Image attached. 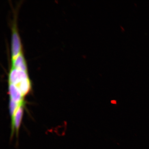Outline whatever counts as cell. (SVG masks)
Masks as SVG:
<instances>
[{
  "mask_svg": "<svg viewBox=\"0 0 149 149\" xmlns=\"http://www.w3.org/2000/svg\"><path fill=\"white\" fill-rule=\"evenodd\" d=\"M12 60L13 59L23 52L22 45L16 26L14 24L12 27Z\"/></svg>",
  "mask_w": 149,
  "mask_h": 149,
  "instance_id": "6da1fadb",
  "label": "cell"
},
{
  "mask_svg": "<svg viewBox=\"0 0 149 149\" xmlns=\"http://www.w3.org/2000/svg\"><path fill=\"white\" fill-rule=\"evenodd\" d=\"M29 79L28 72L11 68L8 75L9 84H18L24 80Z\"/></svg>",
  "mask_w": 149,
  "mask_h": 149,
  "instance_id": "7a4b0ae2",
  "label": "cell"
},
{
  "mask_svg": "<svg viewBox=\"0 0 149 149\" xmlns=\"http://www.w3.org/2000/svg\"><path fill=\"white\" fill-rule=\"evenodd\" d=\"M25 104L20 106L17 110L14 116L11 120L12 132L10 139H12L15 131H16L17 137L18 136L19 131L23 116L24 106Z\"/></svg>",
  "mask_w": 149,
  "mask_h": 149,
  "instance_id": "3957f363",
  "label": "cell"
},
{
  "mask_svg": "<svg viewBox=\"0 0 149 149\" xmlns=\"http://www.w3.org/2000/svg\"><path fill=\"white\" fill-rule=\"evenodd\" d=\"M8 91L10 100L17 103L25 102L24 100V96L15 85L9 84Z\"/></svg>",
  "mask_w": 149,
  "mask_h": 149,
  "instance_id": "277c9868",
  "label": "cell"
},
{
  "mask_svg": "<svg viewBox=\"0 0 149 149\" xmlns=\"http://www.w3.org/2000/svg\"><path fill=\"white\" fill-rule=\"evenodd\" d=\"M15 85L19 89L24 96L27 95L31 89V83L29 79L24 80Z\"/></svg>",
  "mask_w": 149,
  "mask_h": 149,
  "instance_id": "5b68a950",
  "label": "cell"
},
{
  "mask_svg": "<svg viewBox=\"0 0 149 149\" xmlns=\"http://www.w3.org/2000/svg\"><path fill=\"white\" fill-rule=\"evenodd\" d=\"M25 102L20 104L16 103V102H15L13 101V100H9V108L11 117V120L13 117L18 107L20 106L23 105V104H25Z\"/></svg>",
  "mask_w": 149,
  "mask_h": 149,
  "instance_id": "8992f818",
  "label": "cell"
},
{
  "mask_svg": "<svg viewBox=\"0 0 149 149\" xmlns=\"http://www.w3.org/2000/svg\"><path fill=\"white\" fill-rule=\"evenodd\" d=\"M111 103H112L113 104H116V101H115V100H113V101H112Z\"/></svg>",
  "mask_w": 149,
  "mask_h": 149,
  "instance_id": "52a82bcc",
  "label": "cell"
}]
</instances>
